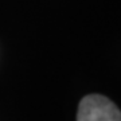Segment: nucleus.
<instances>
[{
  "mask_svg": "<svg viewBox=\"0 0 121 121\" xmlns=\"http://www.w3.org/2000/svg\"><path fill=\"white\" fill-rule=\"evenodd\" d=\"M77 121H121V112L108 97L89 94L79 102Z\"/></svg>",
  "mask_w": 121,
  "mask_h": 121,
  "instance_id": "obj_1",
  "label": "nucleus"
}]
</instances>
